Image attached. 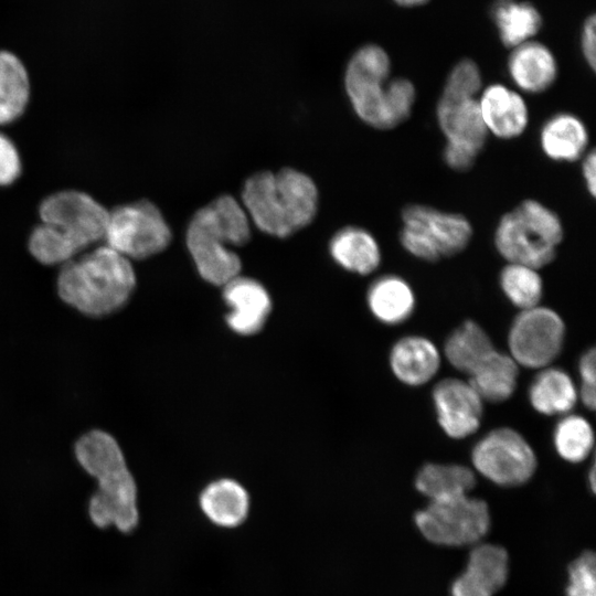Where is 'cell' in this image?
<instances>
[{
  "instance_id": "cell-1",
  "label": "cell",
  "mask_w": 596,
  "mask_h": 596,
  "mask_svg": "<svg viewBox=\"0 0 596 596\" xmlns=\"http://www.w3.org/2000/svg\"><path fill=\"white\" fill-rule=\"evenodd\" d=\"M249 240L251 220L242 203L228 194L198 210L185 234L187 247L200 276L222 287L241 273V258L232 247Z\"/></svg>"
},
{
  "instance_id": "cell-2",
  "label": "cell",
  "mask_w": 596,
  "mask_h": 596,
  "mask_svg": "<svg viewBox=\"0 0 596 596\" xmlns=\"http://www.w3.org/2000/svg\"><path fill=\"white\" fill-rule=\"evenodd\" d=\"M318 200L313 180L292 168L257 172L245 181L242 191V205L251 222L262 232L280 238L312 222Z\"/></svg>"
},
{
  "instance_id": "cell-3",
  "label": "cell",
  "mask_w": 596,
  "mask_h": 596,
  "mask_svg": "<svg viewBox=\"0 0 596 596\" xmlns=\"http://www.w3.org/2000/svg\"><path fill=\"white\" fill-rule=\"evenodd\" d=\"M75 453L82 467L97 480L88 505L94 524L132 531L139 519L137 486L117 441L105 432L92 430L79 438Z\"/></svg>"
},
{
  "instance_id": "cell-4",
  "label": "cell",
  "mask_w": 596,
  "mask_h": 596,
  "mask_svg": "<svg viewBox=\"0 0 596 596\" xmlns=\"http://www.w3.org/2000/svg\"><path fill=\"white\" fill-rule=\"evenodd\" d=\"M135 287L130 260L105 244L63 264L57 278L60 297L89 316L117 311Z\"/></svg>"
},
{
  "instance_id": "cell-5",
  "label": "cell",
  "mask_w": 596,
  "mask_h": 596,
  "mask_svg": "<svg viewBox=\"0 0 596 596\" xmlns=\"http://www.w3.org/2000/svg\"><path fill=\"white\" fill-rule=\"evenodd\" d=\"M563 237L558 215L543 203L526 199L501 216L493 242L508 263L540 269L553 262Z\"/></svg>"
},
{
  "instance_id": "cell-6",
  "label": "cell",
  "mask_w": 596,
  "mask_h": 596,
  "mask_svg": "<svg viewBox=\"0 0 596 596\" xmlns=\"http://www.w3.org/2000/svg\"><path fill=\"white\" fill-rule=\"evenodd\" d=\"M391 61L386 52L368 44L350 58L344 73V87L358 117L376 129H392L405 121L401 99L387 81Z\"/></svg>"
},
{
  "instance_id": "cell-7",
  "label": "cell",
  "mask_w": 596,
  "mask_h": 596,
  "mask_svg": "<svg viewBox=\"0 0 596 596\" xmlns=\"http://www.w3.org/2000/svg\"><path fill=\"white\" fill-rule=\"evenodd\" d=\"M402 223L401 245L412 256L425 262H438L461 253L472 237L471 224L465 215L429 205L405 206Z\"/></svg>"
},
{
  "instance_id": "cell-8",
  "label": "cell",
  "mask_w": 596,
  "mask_h": 596,
  "mask_svg": "<svg viewBox=\"0 0 596 596\" xmlns=\"http://www.w3.org/2000/svg\"><path fill=\"white\" fill-rule=\"evenodd\" d=\"M172 232L160 210L150 201L109 211L104 244L130 259H143L164 251Z\"/></svg>"
},
{
  "instance_id": "cell-9",
  "label": "cell",
  "mask_w": 596,
  "mask_h": 596,
  "mask_svg": "<svg viewBox=\"0 0 596 596\" xmlns=\"http://www.w3.org/2000/svg\"><path fill=\"white\" fill-rule=\"evenodd\" d=\"M415 523L430 542L460 546L478 542L489 530L487 503L469 494L434 500L415 514Z\"/></svg>"
},
{
  "instance_id": "cell-10",
  "label": "cell",
  "mask_w": 596,
  "mask_h": 596,
  "mask_svg": "<svg viewBox=\"0 0 596 596\" xmlns=\"http://www.w3.org/2000/svg\"><path fill=\"white\" fill-rule=\"evenodd\" d=\"M471 461L477 472L502 487L528 482L538 466L532 446L510 427H498L483 435L472 448Z\"/></svg>"
},
{
  "instance_id": "cell-11",
  "label": "cell",
  "mask_w": 596,
  "mask_h": 596,
  "mask_svg": "<svg viewBox=\"0 0 596 596\" xmlns=\"http://www.w3.org/2000/svg\"><path fill=\"white\" fill-rule=\"evenodd\" d=\"M41 223L50 225L82 254L104 242L109 211L89 194L67 190L51 194L40 205Z\"/></svg>"
},
{
  "instance_id": "cell-12",
  "label": "cell",
  "mask_w": 596,
  "mask_h": 596,
  "mask_svg": "<svg viewBox=\"0 0 596 596\" xmlns=\"http://www.w3.org/2000/svg\"><path fill=\"white\" fill-rule=\"evenodd\" d=\"M565 341V323L553 309L535 306L520 310L509 333V354L519 366L544 369L560 355Z\"/></svg>"
},
{
  "instance_id": "cell-13",
  "label": "cell",
  "mask_w": 596,
  "mask_h": 596,
  "mask_svg": "<svg viewBox=\"0 0 596 596\" xmlns=\"http://www.w3.org/2000/svg\"><path fill=\"white\" fill-rule=\"evenodd\" d=\"M432 398L437 422L448 437L464 439L479 429L485 402L468 381L443 379L434 386Z\"/></svg>"
},
{
  "instance_id": "cell-14",
  "label": "cell",
  "mask_w": 596,
  "mask_h": 596,
  "mask_svg": "<svg viewBox=\"0 0 596 596\" xmlns=\"http://www.w3.org/2000/svg\"><path fill=\"white\" fill-rule=\"evenodd\" d=\"M223 298L230 307L226 322L234 332L251 336L260 331L270 313L272 300L259 281L238 275L223 286Z\"/></svg>"
},
{
  "instance_id": "cell-15",
  "label": "cell",
  "mask_w": 596,
  "mask_h": 596,
  "mask_svg": "<svg viewBox=\"0 0 596 596\" xmlns=\"http://www.w3.org/2000/svg\"><path fill=\"white\" fill-rule=\"evenodd\" d=\"M477 99L488 134L509 140L525 131L529 108L518 92L497 83L487 86Z\"/></svg>"
},
{
  "instance_id": "cell-16",
  "label": "cell",
  "mask_w": 596,
  "mask_h": 596,
  "mask_svg": "<svg viewBox=\"0 0 596 596\" xmlns=\"http://www.w3.org/2000/svg\"><path fill=\"white\" fill-rule=\"evenodd\" d=\"M436 116L446 143L476 152L483 148L488 131L477 98H448L440 96Z\"/></svg>"
},
{
  "instance_id": "cell-17",
  "label": "cell",
  "mask_w": 596,
  "mask_h": 596,
  "mask_svg": "<svg viewBox=\"0 0 596 596\" xmlns=\"http://www.w3.org/2000/svg\"><path fill=\"white\" fill-rule=\"evenodd\" d=\"M389 360L391 370L400 382L421 386L437 374L441 355L432 340L413 334L394 343Z\"/></svg>"
},
{
  "instance_id": "cell-18",
  "label": "cell",
  "mask_w": 596,
  "mask_h": 596,
  "mask_svg": "<svg viewBox=\"0 0 596 596\" xmlns=\"http://www.w3.org/2000/svg\"><path fill=\"white\" fill-rule=\"evenodd\" d=\"M508 72L522 92L540 94L554 84L557 63L545 45L528 41L513 47L508 60Z\"/></svg>"
},
{
  "instance_id": "cell-19",
  "label": "cell",
  "mask_w": 596,
  "mask_h": 596,
  "mask_svg": "<svg viewBox=\"0 0 596 596\" xmlns=\"http://www.w3.org/2000/svg\"><path fill=\"white\" fill-rule=\"evenodd\" d=\"M199 504L211 523L224 529H234L247 519L251 499L240 482L222 478L210 482L202 490Z\"/></svg>"
},
{
  "instance_id": "cell-20",
  "label": "cell",
  "mask_w": 596,
  "mask_h": 596,
  "mask_svg": "<svg viewBox=\"0 0 596 596\" xmlns=\"http://www.w3.org/2000/svg\"><path fill=\"white\" fill-rule=\"evenodd\" d=\"M540 146L544 155L557 162H574L585 156L589 135L581 118L557 113L541 127Z\"/></svg>"
},
{
  "instance_id": "cell-21",
  "label": "cell",
  "mask_w": 596,
  "mask_h": 596,
  "mask_svg": "<svg viewBox=\"0 0 596 596\" xmlns=\"http://www.w3.org/2000/svg\"><path fill=\"white\" fill-rule=\"evenodd\" d=\"M572 376L560 368L541 369L530 384L531 406L545 416L568 414L577 403L578 391Z\"/></svg>"
},
{
  "instance_id": "cell-22",
  "label": "cell",
  "mask_w": 596,
  "mask_h": 596,
  "mask_svg": "<svg viewBox=\"0 0 596 596\" xmlns=\"http://www.w3.org/2000/svg\"><path fill=\"white\" fill-rule=\"evenodd\" d=\"M329 252L339 266L359 275L373 273L382 259L375 237L358 226H345L338 231L330 241Z\"/></svg>"
},
{
  "instance_id": "cell-23",
  "label": "cell",
  "mask_w": 596,
  "mask_h": 596,
  "mask_svg": "<svg viewBox=\"0 0 596 596\" xmlns=\"http://www.w3.org/2000/svg\"><path fill=\"white\" fill-rule=\"evenodd\" d=\"M372 315L382 323L400 324L415 308V294L411 285L396 275H384L374 280L366 294Z\"/></svg>"
},
{
  "instance_id": "cell-24",
  "label": "cell",
  "mask_w": 596,
  "mask_h": 596,
  "mask_svg": "<svg viewBox=\"0 0 596 596\" xmlns=\"http://www.w3.org/2000/svg\"><path fill=\"white\" fill-rule=\"evenodd\" d=\"M519 365L509 353L493 350L469 375L468 382L483 402L502 403L518 385Z\"/></svg>"
},
{
  "instance_id": "cell-25",
  "label": "cell",
  "mask_w": 596,
  "mask_h": 596,
  "mask_svg": "<svg viewBox=\"0 0 596 596\" xmlns=\"http://www.w3.org/2000/svg\"><path fill=\"white\" fill-rule=\"evenodd\" d=\"M494 349L486 330L466 320L447 337L444 354L454 369L469 375Z\"/></svg>"
},
{
  "instance_id": "cell-26",
  "label": "cell",
  "mask_w": 596,
  "mask_h": 596,
  "mask_svg": "<svg viewBox=\"0 0 596 596\" xmlns=\"http://www.w3.org/2000/svg\"><path fill=\"white\" fill-rule=\"evenodd\" d=\"M476 481L475 471L467 466L428 462L417 472L415 487L434 501L469 494Z\"/></svg>"
},
{
  "instance_id": "cell-27",
  "label": "cell",
  "mask_w": 596,
  "mask_h": 596,
  "mask_svg": "<svg viewBox=\"0 0 596 596\" xmlns=\"http://www.w3.org/2000/svg\"><path fill=\"white\" fill-rule=\"evenodd\" d=\"M491 17L507 47H515L534 36L542 25V18L534 6L513 0H497Z\"/></svg>"
},
{
  "instance_id": "cell-28",
  "label": "cell",
  "mask_w": 596,
  "mask_h": 596,
  "mask_svg": "<svg viewBox=\"0 0 596 596\" xmlns=\"http://www.w3.org/2000/svg\"><path fill=\"white\" fill-rule=\"evenodd\" d=\"M30 79L21 60L0 51V125L18 119L29 103Z\"/></svg>"
},
{
  "instance_id": "cell-29",
  "label": "cell",
  "mask_w": 596,
  "mask_h": 596,
  "mask_svg": "<svg viewBox=\"0 0 596 596\" xmlns=\"http://www.w3.org/2000/svg\"><path fill=\"white\" fill-rule=\"evenodd\" d=\"M508 573L509 561L505 550L493 544H480L470 552L462 575L493 595L504 586Z\"/></svg>"
},
{
  "instance_id": "cell-30",
  "label": "cell",
  "mask_w": 596,
  "mask_h": 596,
  "mask_svg": "<svg viewBox=\"0 0 596 596\" xmlns=\"http://www.w3.org/2000/svg\"><path fill=\"white\" fill-rule=\"evenodd\" d=\"M553 445L557 455L565 461L582 462L594 448L593 426L582 415L570 413L563 415L554 427Z\"/></svg>"
},
{
  "instance_id": "cell-31",
  "label": "cell",
  "mask_w": 596,
  "mask_h": 596,
  "mask_svg": "<svg viewBox=\"0 0 596 596\" xmlns=\"http://www.w3.org/2000/svg\"><path fill=\"white\" fill-rule=\"evenodd\" d=\"M499 284L508 300L520 310L539 306L543 296V280L539 269L508 263L499 275Z\"/></svg>"
},
{
  "instance_id": "cell-32",
  "label": "cell",
  "mask_w": 596,
  "mask_h": 596,
  "mask_svg": "<svg viewBox=\"0 0 596 596\" xmlns=\"http://www.w3.org/2000/svg\"><path fill=\"white\" fill-rule=\"evenodd\" d=\"M29 251L36 260L45 265H63L79 255L67 240L44 223L32 231Z\"/></svg>"
},
{
  "instance_id": "cell-33",
  "label": "cell",
  "mask_w": 596,
  "mask_h": 596,
  "mask_svg": "<svg viewBox=\"0 0 596 596\" xmlns=\"http://www.w3.org/2000/svg\"><path fill=\"white\" fill-rule=\"evenodd\" d=\"M482 78L478 65L465 58L458 62L447 76L441 96L448 98H477Z\"/></svg>"
},
{
  "instance_id": "cell-34",
  "label": "cell",
  "mask_w": 596,
  "mask_h": 596,
  "mask_svg": "<svg viewBox=\"0 0 596 596\" xmlns=\"http://www.w3.org/2000/svg\"><path fill=\"white\" fill-rule=\"evenodd\" d=\"M595 554L586 551L568 567L566 596H596Z\"/></svg>"
},
{
  "instance_id": "cell-35",
  "label": "cell",
  "mask_w": 596,
  "mask_h": 596,
  "mask_svg": "<svg viewBox=\"0 0 596 596\" xmlns=\"http://www.w3.org/2000/svg\"><path fill=\"white\" fill-rule=\"evenodd\" d=\"M578 372L581 375V386L578 398L589 411L595 409V377H596V354L595 349L585 351L578 362Z\"/></svg>"
},
{
  "instance_id": "cell-36",
  "label": "cell",
  "mask_w": 596,
  "mask_h": 596,
  "mask_svg": "<svg viewBox=\"0 0 596 596\" xmlns=\"http://www.w3.org/2000/svg\"><path fill=\"white\" fill-rule=\"evenodd\" d=\"M21 173V159L13 142L0 134V187L11 184Z\"/></svg>"
},
{
  "instance_id": "cell-37",
  "label": "cell",
  "mask_w": 596,
  "mask_h": 596,
  "mask_svg": "<svg viewBox=\"0 0 596 596\" xmlns=\"http://www.w3.org/2000/svg\"><path fill=\"white\" fill-rule=\"evenodd\" d=\"M478 155L479 153L473 150L449 143L445 145L443 152L446 164L455 171H466L470 169Z\"/></svg>"
},
{
  "instance_id": "cell-38",
  "label": "cell",
  "mask_w": 596,
  "mask_h": 596,
  "mask_svg": "<svg viewBox=\"0 0 596 596\" xmlns=\"http://www.w3.org/2000/svg\"><path fill=\"white\" fill-rule=\"evenodd\" d=\"M595 17L590 15L583 28L582 33V51L589 67L595 71L596 53H595Z\"/></svg>"
},
{
  "instance_id": "cell-39",
  "label": "cell",
  "mask_w": 596,
  "mask_h": 596,
  "mask_svg": "<svg viewBox=\"0 0 596 596\" xmlns=\"http://www.w3.org/2000/svg\"><path fill=\"white\" fill-rule=\"evenodd\" d=\"M586 189L592 198L596 195V155L594 150L585 153L582 167Z\"/></svg>"
},
{
  "instance_id": "cell-40",
  "label": "cell",
  "mask_w": 596,
  "mask_h": 596,
  "mask_svg": "<svg viewBox=\"0 0 596 596\" xmlns=\"http://www.w3.org/2000/svg\"><path fill=\"white\" fill-rule=\"evenodd\" d=\"M453 596H492L481 587L475 585L462 574L454 582L451 586Z\"/></svg>"
},
{
  "instance_id": "cell-41",
  "label": "cell",
  "mask_w": 596,
  "mask_h": 596,
  "mask_svg": "<svg viewBox=\"0 0 596 596\" xmlns=\"http://www.w3.org/2000/svg\"><path fill=\"white\" fill-rule=\"evenodd\" d=\"M397 4L403 7H414L426 3L428 0H394Z\"/></svg>"
},
{
  "instance_id": "cell-42",
  "label": "cell",
  "mask_w": 596,
  "mask_h": 596,
  "mask_svg": "<svg viewBox=\"0 0 596 596\" xmlns=\"http://www.w3.org/2000/svg\"><path fill=\"white\" fill-rule=\"evenodd\" d=\"M589 485L590 489L594 492L595 491V466L593 465L589 470Z\"/></svg>"
}]
</instances>
